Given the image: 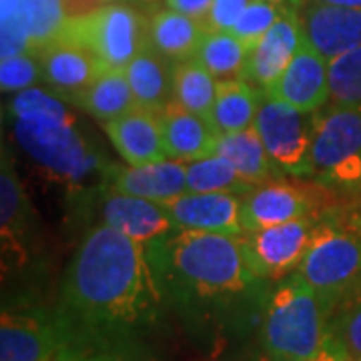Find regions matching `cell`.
<instances>
[{
  "label": "cell",
  "instance_id": "obj_20",
  "mask_svg": "<svg viewBox=\"0 0 361 361\" xmlns=\"http://www.w3.org/2000/svg\"><path fill=\"white\" fill-rule=\"evenodd\" d=\"M39 59L42 80L49 82L52 89L77 92L90 85L106 66L87 49L77 44H66L54 40L51 44L32 52Z\"/></svg>",
  "mask_w": 361,
  "mask_h": 361
},
{
  "label": "cell",
  "instance_id": "obj_19",
  "mask_svg": "<svg viewBox=\"0 0 361 361\" xmlns=\"http://www.w3.org/2000/svg\"><path fill=\"white\" fill-rule=\"evenodd\" d=\"M159 118L169 159L191 163L217 153L221 135L211 127L207 116L187 111L171 99L159 113Z\"/></svg>",
  "mask_w": 361,
  "mask_h": 361
},
{
  "label": "cell",
  "instance_id": "obj_21",
  "mask_svg": "<svg viewBox=\"0 0 361 361\" xmlns=\"http://www.w3.org/2000/svg\"><path fill=\"white\" fill-rule=\"evenodd\" d=\"M265 92L245 78L217 80L215 103L207 121L219 135L239 133L255 125L259 106Z\"/></svg>",
  "mask_w": 361,
  "mask_h": 361
},
{
  "label": "cell",
  "instance_id": "obj_39",
  "mask_svg": "<svg viewBox=\"0 0 361 361\" xmlns=\"http://www.w3.org/2000/svg\"><path fill=\"white\" fill-rule=\"evenodd\" d=\"M89 361H130L127 360L125 355H123V351H118V353H106V355H97V357H92Z\"/></svg>",
  "mask_w": 361,
  "mask_h": 361
},
{
  "label": "cell",
  "instance_id": "obj_30",
  "mask_svg": "<svg viewBox=\"0 0 361 361\" xmlns=\"http://www.w3.org/2000/svg\"><path fill=\"white\" fill-rule=\"evenodd\" d=\"M23 18L35 51L56 40L65 25V0H20Z\"/></svg>",
  "mask_w": 361,
  "mask_h": 361
},
{
  "label": "cell",
  "instance_id": "obj_6",
  "mask_svg": "<svg viewBox=\"0 0 361 361\" xmlns=\"http://www.w3.org/2000/svg\"><path fill=\"white\" fill-rule=\"evenodd\" d=\"M59 42L92 52L106 68H125L149 44V23L127 4H103L66 18Z\"/></svg>",
  "mask_w": 361,
  "mask_h": 361
},
{
  "label": "cell",
  "instance_id": "obj_17",
  "mask_svg": "<svg viewBox=\"0 0 361 361\" xmlns=\"http://www.w3.org/2000/svg\"><path fill=\"white\" fill-rule=\"evenodd\" d=\"M109 141L127 165H147L169 159L163 142L159 113L137 106L125 115L103 123Z\"/></svg>",
  "mask_w": 361,
  "mask_h": 361
},
{
  "label": "cell",
  "instance_id": "obj_12",
  "mask_svg": "<svg viewBox=\"0 0 361 361\" xmlns=\"http://www.w3.org/2000/svg\"><path fill=\"white\" fill-rule=\"evenodd\" d=\"M265 94L303 113L319 111L329 99V61L303 37L281 78Z\"/></svg>",
  "mask_w": 361,
  "mask_h": 361
},
{
  "label": "cell",
  "instance_id": "obj_26",
  "mask_svg": "<svg viewBox=\"0 0 361 361\" xmlns=\"http://www.w3.org/2000/svg\"><path fill=\"white\" fill-rule=\"evenodd\" d=\"M249 51L251 47L231 30H207L193 59L217 80H231L243 78Z\"/></svg>",
  "mask_w": 361,
  "mask_h": 361
},
{
  "label": "cell",
  "instance_id": "obj_15",
  "mask_svg": "<svg viewBox=\"0 0 361 361\" xmlns=\"http://www.w3.org/2000/svg\"><path fill=\"white\" fill-rule=\"evenodd\" d=\"M303 35L327 61L361 47V8L311 2L299 14Z\"/></svg>",
  "mask_w": 361,
  "mask_h": 361
},
{
  "label": "cell",
  "instance_id": "obj_24",
  "mask_svg": "<svg viewBox=\"0 0 361 361\" xmlns=\"http://www.w3.org/2000/svg\"><path fill=\"white\" fill-rule=\"evenodd\" d=\"M205 32L203 20L171 8L157 13L149 20V42L175 63L193 59Z\"/></svg>",
  "mask_w": 361,
  "mask_h": 361
},
{
  "label": "cell",
  "instance_id": "obj_28",
  "mask_svg": "<svg viewBox=\"0 0 361 361\" xmlns=\"http://www.w3.org/2000/svg\"><path fill=\"white\" fill-rule=\"evenodd\" d=\"M217 94V78L195 59H185L173 66V101L193 111L197 115L209 116Z\"/></svg>",
  "mask_w": 361,
  "mask_h": 361
},
{
  "label": "cell",
  "instance_id": "obj_41",
  "mask_svg": "<svg viewBox=\"0 0 361 361\" xmlns=\"http://www.w3.org/2000/svg\"><path fill=\"white\" fill-rule=\"evenodd\" d=\"M271 2H277V4H281V6H287V2H291V0H271ZM289 8V6H287Z\"/></svg>",
  "mask_w": 361,
  "mask_h": 361
},
{
  "label": "cell",
  "instance_id": "obj_22",
  "mask_svg": "<svg viewBox=\"0 0 361 361\" xmlns=\"http://www.w3.org/2000/svg\"><path fill=\"white\" fill-rule=\"evenodd\" d=\"M165 54L149 42L129 65L125 73L139 106L161 113L173 99V66Z\"/></svg>",
  "mask_w": 361,
  "mask_h": 361
},
{
  "label": "cell",
  "instance_id": "obj_40",
  "mask_svg": "<svg viewBox=\"0 0 361 361\" xmlns=\"http://www.w3.org/2000/svg\"><path fill=\"white\" fill-rule=\"evenodd\" d=\"M339 361H361V360H357V357H353V355L349 353L348 349H345V351H343V355H341V360H339Z\"/></svg>",
  "mask_w": 361,
  "mask_h": 361
},
{
  "label": "cell",
  "instance_id": "obj_7",
  "mask_svg": "<svg viewBox=\"0 0 361 361\" xmlns=\"http://www.w3.org/2000/svg\"><path fill=\"white\" fill-rule=\"evenodd\" d=\"M307 175L327 185H361V106L334 104L313 113Z\"/></svg>",
  "mask_w": 361,
  "mask_h": 361
},
{
  "label": "cell",
  "instance_id": "obj_16",
  "mask_svg": "<svg viewBox=\"0 0 361 361\" xmlns=\"http://www.w3.org/2000/svg\"><path fill=\"white\" fill-rule=\"evenodd\" d=\"M101 217L104 225L142 245L175 231V225L161 203L111 189L104 195Z\"/></svg>",
  "mask_w": 361,
  "mask_h": 361
},
{
  "label": "cell",
  "instance_id": "obj_34",
  "mask_svg": "<svg viewBox=\"0 0 361 361\" xmlns=\"http://www.w3.org/2000/svg\"><path fill=\"white\" fill-rule=\"evenodd\" d=\"M331 329L349 353L361 360V293L341 305Z\"/></svg>",
  "mask_w": 361,
  "mask_h": 361
},
{
  "label": "cell",
  "instance_id": "obj_33",
  "mask_svg": "<svg viewBox=\"0 0 361 361\" xmlns=\"http://www.w3.org/2000/svg\"><path fill=\"white\" fill-rule=\"evenodd\" d=\"M42 78L39 59L28 54H16L0 61V85L4 92H20L35 87Z\"/></svg>",
  "mask_w": 361,
  "mask_h": 361
},
{
  "label": "cell",
  "instance_id": "obj_9",
  "mask_svg": "<svg viewBox=\"0 0 361 361\" xmlns=\"http://www.w3.org/2000/svg\"><path fill=\"white\" fill-rule=\"evenodd\" d=\"M0 361H71V341L56 313L4 311Z\"/></svg>",
  "mask_w": 361,
  "mask_h": 361
},
{
  "label": "cell",
  "instance_id": "obj_5",
  "mask_svg": "<svg viewBox=\"0 0 361 361\" xmlns=\"http://www.w3.org/2000/svg\"><path fill=\"white\" fill-rule=\"evenodd\" d=\"M334 313L361 293V233L317 225L307 253L295 271Z\"/></svg>",
  "mask_w": 361,
  "mask_h": 361
},
{
  "label": "cell",
  "instance_id": "obj_35",
  "mask_svg": "<svg viewBox=\"0 0 361 361\" xmlns=\"http://www.w3.org/2000/svg\"><path fill=\"white\" fill-rule=\"evenodd\" d=\"M247 4L249 0H213L209 13L203 18L207 30H233Z\"/></svg>",
  "mask_w": 361,
  "mask_h": 361
},
{
  "label": "cell",
  "instance_id": "obj_2",
  "mask_svg": "<svg viewBox=\"0 0 361 361\" xmlns=\"http://www.w3.org/2000/svg\"><path fill=\"white\" fill-rule=\"evenodd\" d=\"M147 255L163 301L183 310H223L263 283L247 265L241 235L173 231L147 243Z\"/></svg>",
  "mask_w": 361,
  "mask_h": 361
},
{
  "label": "cell",
  "instance_id": "obj_10",
  "mask_svg": "<svg viewBox=\"0 0 361 361\" xmlns=\"http://www.w3.org/2000/svg\"><path fill=\"white\" fill-rule=\"evenodd\" d=\"M253 127L279 169L295 175H307L313 113L297 111L291 104L265 94Z\"/></svg>",
  "mask_w": 361,
  "mask_h": 361
},
{
  "label": "cell",
  "instance_id": "obj_27",
  "mask_svg": "<svg viewBox=\"0 0 361 361\" xmlns=\"http://www.w3.org/2000/svg\"><path fill=\"white\" fill-rule=\"evenodd\" d=\"M255 187L249 185L231 161L221 153L187 163V191L191 193L247 195Z\"/></svg>",
  "mask_w": 361,
  "mask_h": 361
},
{
  "label": "cell",
  "instance_id": "obj_29",
  "mask_svg": "<svg viewBox=\"0 0 361 361\" xmlns=\"http://www.w3.org/2000/svg\"><path fill=\"white\" fill-rule=\"evenodd\" d=\"M28 201L25 189L20 185L18 173L14 169L13 157L2 151V167H0V225H2V241L16 243L26 231V215Z\"/></svg>",
  "mask_w": 361,
  "mask_h": 361
},
{
  "label": "cell",
  "instance_id": "obj_8",
  "mask_svg": "<svg viewBox=\"0 0 361 361\" xmlns=\"http://www.w3.org/2000/svg\"><path fill=\"white\" fill-rule=\"evenodd\" d=\"M317 223L313 217L287 221L241 235L249 269L261 281H281L303 261Z\"/></svg>",
  "mask_w": 361,
  "mask_h": 361
},
{
  "label": "cell",
  "instance_id": "obj_1",
  "mask_svg": "<svg viewBox=\"0 0 361 361\" xmlns=\"http://www.w3.org/2000/svg\"><path fill=\"white\" fill-rule=\"evenodd\" d=\"M161 303L147 245L104 223L94 227L68 263L56 310L71 361L123 351L157 322Z\"/></svg>",
  "mask_w": 361,
  "mask_h": 361
},
{
  "label": "cell",
  "instance_id": "obj_14",
  "mask_svg": "<svg viewBox=\"0 0 361 361\" xmlns=\"http://www.w3.org/2000/svg\"><path fill=\"white\" fill-rule=\"evenodd\" d=\"M313 209L315 197L310 189L269 180L243 195L241 219L245 233H249L301 217H313Z\"/></svg>",
  "mask_w": 361,
  "mask_h": 361
},
{
  "label": "cell",
  "instance_id": "obj_23",
  "mask_svg": "<svg viewBox=\"0 0 361 361\" xmlns=\"http://www.w3.org/2000/svg\"><path fill=\"white\" fill-rule=\"evenodd\" d=\"M73 101L101 123H109L139 106L125 68L103 71L85 89L73 92Z\"/></svg>",
  "mask_w": 361,
  "mask_h": 361
},
{
  "label": "cell",
  "instance_id": "obj_38",
  "mask_svg": "<svg viewBox=\"0 0 361 361\" xmlns=\"http://www.w3.org/2000/svg\"><path fill=\"white\" fill-rule=\"evenodd\" d=\"M311 2H322V4H337V6H360L361 0H311Z\"/></svg>",
  "mask_w": 361,
  "mask_h": 361
},
{
  "label": "cell",
  "instance_id": "obj_25",
  "mask_svg": "<svg viewBox=\"0 0 361 361\" xmlns=\"http://www.w3.org/2000/svg\"><path fill=\"white\" fill-rule=\"evenodd\" d=\"M217 153L227 157L239 171V175L253 187L269 183L279 169V165L267 153L255 127L221 135Z\"/></svg>",
  "mask_w": 361,
  "mask_h": 361
},
{
  "label": "cell",
  "instance_id": "obj_4",
  "mask_svg": "<svg viewBox=\"0 0 361 361\" xmlns=\"http://www.w3.org/2000/svg\"><path fill=\"white\" fill-rule=\"evenodd\" d=\"M331 313L310 283L291 273L265 301L261 343L269 361H301L317 355L331 331Z\"/></svg>",
  "mask_w": 361,
  "mask_h": 361
},
{
  "label": "cell",
  "instance_id": "obj_32",
  "mask_svg": "<svg viewBox=\"0 0 361 361\" xmlns=\"http://www.w3.org/2000/svg\"><path fill=\"white\" fill-rule=\"evenodd\" d=\"M285 6L271 0H249L247 8L233 26V35L253 47L267 35L271 26L283 14Z\"/></svg>",
  "mask_w": 361,
  "mask_h": 361
},
{
  "label": "cell",
  "instance_id": "obj_13",
  "mask_svg": "<svg viewBox=\"0 0 361 361\" xmlns=\"http://www.w3.org/2000/svg\"><path fill=\"white\" fill-rule=\"evenodd\" d=\"M303 37L305 35L297 11L285 6L283 14L267 30V35L251 47L243 78L259 90L267 92L289 66Z\"/></svg>",
  "mask_w": 361,
  "mask_h": 361
},
{
  "label": "cell",
  "instance_id": "obj_11",
  "mask_svg": "<svg viewBox=\"0 0 361 361\" xmlns=\"http://www.w3.org/2000/svg\"><path fill=\"white\" fill-rule=\"evenodd\" d=\"M243 195L187 193L163 201L175 231H205L223 235H245L241 219Z\"/></svg>",
  "mask_w": 361,
  "mask_h": 361
},
{
  "label": "cell",
  "instance_id": "obj_31",
  "mask_svg": "<svg viewBox=\"0 0 361 361\" xmlns=\"http://www.w3.org/2000/svg\"><path fill=\"white\" fill-rule=\"evenodd\" d=\"M329 99L341 106H361V47L329 61Z\"/></svg>",
  "mask_w": 361,
  "mask_h": 361
},
{
  "label": "cell",
  "instance_id": "obj_37",
  "mask_svg": "<svg viewBox=\"0 0 361 361\" xmlns=\"http://www.w3.org/2000/svg\"><path fill=\"white\" fill-rule=\"evenodd\" d=\"M331 331H334V329H331ZM343 351H345V345L339 341V337H337L336 334H331L317 355H313V357H310V360H301V361H339L341 360V355H343Z\"/></svg>",
  "mask_w": 361,
  "mask_h": 361
},
{
  "label": "cell",
  "instance_id": "obj_36",
  "mask_svg": "<svg viewBox=\"0 0 361 361\" xmlns=\"http://www.w3.org/2000/svg\"><path fill=\"white\" fill-rule=\"evenodd\" d=\"M167 8L171 11H177V13L189 14L193 18L203 20L213 4V0H165Z\"/></svg>",
  "mask_w": 361,
  "mask_h": 361
},
{
  "label": "cell",
  "instance_id": "obj_18",
  "mask_svg": "<svg viewBox=\"0 0 361 361\" xmlns=\"http://www.w3.org/2000/svg\"><path fill=\"white\" fill-rule=\"evenodd\" d=\"M104 180L111 191L163 203L173 197L187 193V163L175 159H163L147 165L109 169Z\"/></svg>",
  "mask_w": 361,
  "mask_h": 361
},
{
  "label": "cell",
  "instance_id": "obj_3",
  "mask_svg": "<svg viewBox=\"0 0 361 361\" xmlns=\"http://www.w3.org/2000/svg\"><path fill=\"white\" fill-rule=\"evenodd\" d=\"M14 139L51 179L78 187L99 169L75 116L63 101L47 90L30 87L8 103Z\"/></svg>",
  "mask_w": 361,
  "mask_h": 361
}]
</instances>
